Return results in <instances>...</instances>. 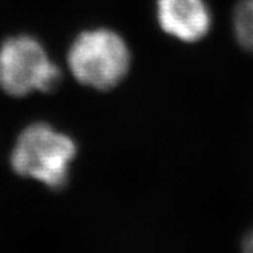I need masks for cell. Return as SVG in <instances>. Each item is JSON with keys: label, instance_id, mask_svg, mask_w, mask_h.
I'll return each mask as SVG.
<instances>
[{"label": "cell", "instance_id": "obj_1", "mask_svg": "<svg viewBox=\"0 0 253 253\" xmlns=\"http://www.w3.org/2000/svg\"><path fill=\"white\" fill-rule=\"evenodd\" d=\"M78 145L72 136L45 121L21 129L10 152V166L20 177L36 180L51 190L63 189L71 174Z\"/></svg>", "mask_w": 253, "mask_h": 253}, {"label": "cell", "instance_id": "obj_2", "mask_svg": "<svg viewBox=\"0 0 253 253\" xmlns=\"http://www.w3.org/2000/svg\"><path fill=\"white\" fill-rule=\"evenodd\" d=\"M66 63L75 81L104 91L124 81L131 66V52L118 33L110 28H91L75 37Z\"/></svg>", "mask_w": 253, "mask_h": 253}, {"label": "cell", "instance_id": "obj_3", "mask_svg": "<svg viewBox=\"0 0 253 253\" xmlns=\"http://www.w3.org/2000/svg\"><path fill=\"white\" fill-rule=\"evenodd\" d=\"M61 68L36 37L18 34L0 44V90L11 97L55 90Z\"/></svg>", "mask_w": 253, "mask_h": 253}, {"label": "cell", "instance_id": "obj_4", "mask_svg": "<svg viewBox=\"0 0 253 253\" xmlns=\"http://www.w3.org/2000/svg\"><path fill=\"white\" fill-rule=\"evenodd\" d=\"M156 14L163 31L183 42L200 41L212 23L206 0H158Z\"/></svg>", "mask_w": 253, "mask_h": 253}, {"label": "cell", "instance_id": "obj_5", "mask_svg": "<svg viewBox=\"0 0 253 253\" xmlns=\"http://www.w3.org/2000/svg\"><path fill=\"white\" fill-rule=\"evenodd\" d=\"M232 26L238 44L253 51V0H241L236 4Z\"/></svg>", "mask_w": 253, "mask_h": 253}, {"label": "cell", "instance_id": "obj_6", "mask_svg": "<svg viewBox=\"0 0 253 253\" xmlns=\"http://www.w3.org/2000/svg\"><path fill=\"white\" fill-rule=\"evenodd\" d=\"M244 253H253V232L245 238Z\"/></svg>", "mask_w": 253, "mask_h": 253}]
</instances>
